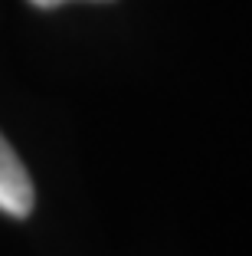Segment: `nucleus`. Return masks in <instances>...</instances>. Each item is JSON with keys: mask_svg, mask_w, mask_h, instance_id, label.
<instances>
[{"mask_svg": "<svg viewBox=\"0 0 252 256\" xmlns=\"http://www.w3.org/2000/svg\"><path fill=\"white\" fill-rule=\"evenodd\" d=\"M0 210L16 220H23L33 210L30 174H26L20 154L10 148V142L3 135H0Z\"/></svg>", "mask_w": 252, "mask_h": 256, "instance_id": "obj_1", "label": "nucleus"}, {"mask_svg": "<svg viewBox=\"0 0 252 256\" xmlns=\"http://www.w3.org/2000/svg\"><path fill=\"white\" fill-rule=\"evenodd\" d=\"M30 4H36V7H62V4H72V0H30Z\"/></svg>", "mask_w": 252, "mask_h": 256, "instance_id": "obj_2", "label": "nucleus"}]
</instances>
